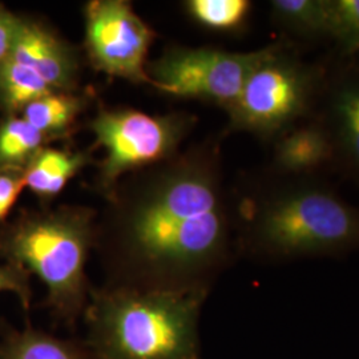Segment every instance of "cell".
Here are the masks:
<instances>
[{"label":"cell","mask_w":359,"mask_h":359,"mask_svg":"<svg viewBox=\"0 0 359 359\" xmlns=\"http://www.w3.org/2000/svg\"><path fill=\"white\" fill-rule=\"evenodd\" d=\"M334 151H339L359 175V74L341 81L330 100Z\"/></svg>","instance_id":"cell-13"},{"label":"cell","mask_w":359,"mask_h":359,"mask_svg":"<svg viewBox=\"0 0 359 359\" xmlns=\"http://www.w3.org/2000/svg\"><path fill=\"white\" fill-rule=\"evenodd\" d=\"M22 26V16L11 13L0 3V65H3L13 51L15 41Z\"/></svg>","instance_id":"cell-21"},{"label":"cell","mask_w":359,"mask_h":359,"mask_svg":"<svg viewBox=\"0 0 359 359\" xmlns=\"http://www.w3.org/2000/svg\"><path fill=\"white\" fill-rule=\"evenodd\" d=\"M88 102L90 99L79 90L57 92L27 104L19 116L55 142L68 140Z\"/></svg>","instance_id":"cell-12"},{"label":"cell","mask_w":359,"mask_h":359,"mask_svg":"<svg viewBox=\"0 0 359 359\" xmlns=\"http://www.w3.org/2000/svg\"><path fill=\"white\" fill-rule=\"evenodd\" d=\"M248 0H189L185 8L196 23L215 31H231L243 23L250 11Z\"/></svg>","instance_id":"cell-17"},{"label":"cell","mask_w":359,"mask_h":359,"mask_svg":"<svg viewBox=\"0 0 359 359\" xmlns=\"http://www.w3.org/2000/svg\"><path fill=\"white\" fill-rule=\"evenodd\" d=\"M55 142L22 116L0 118V170L25 172L36 154Z\"/></svg>","instance_id":"cell-15"},{"label":"cell","mask_w":359,"mask_h":359,"mask_svg":"<svg viewBox=\"0 0 359 359\" xmlns=\"http://www.w3.org/2000/svg\"><path fill=\"white\" fill-rule=\"evenodd\" d=\"M11 292L18 295L25 311L31 308L32 289H31V274L19 265L1 264L0 265V293Z\"/></svg>","instance_id":"cell-19"},{"label":"cell","mask_w":359,"mask_h":359,"mask_svg":"<svg viewBox=\"0 0 359 359\" xmlns=\"http://www.w3.org/2000/svg\"><path fill=\"white\" fill-rule=\"evenodd\" d=\"M205 293L92 287L84 339L93 359H200L197 320Z\"/></svg>","instance_id":"cell-3"},{"label":"cell","mask_w":359,"mask_h":359,"mask_svg":"<svg viewBox=\"0 0 359 359\" xmlns=\"http://www.w3.org/2000/svg\"><path fill=\"white\" fill-rule=\"evenodd\" d=\"M96 218L88 206H43L20 209L0 226V258L36 274L47 287L43 306L71 329L90 299L86 265L95 249Z\"/></svg>","instance_id":"cell-2"},{"label":"cell","mask_w":359,"mask_h":359,"mask_svg":"<svg viewBox=\"0 0 359 359\" xmlns=\"http://www.w3.org/2000/svg\"><path fill=\"white\" fill-rule=\"evenodd\" d=\"M80 53L52 27L22 16L13 51L0 65V112L19 115L27 104L57 92H77Z\"/></svg>","instance_id":"cell-6"},{"label":"cell","mask_w":359,"mask_h":359,"mask_svg":"<svg viewBox=\"0 0 359 359\" xmlns=\"http://www.w3.org/2000/svg\"><path fill=\"white\" fill-rule=\"evenodd\" d=\"M265 52L266 48L240 53L212 47L173 46L154 62H148L147 74L158 92L226 109L238 97L245 80Z\"/></svg>","instance_id":"cell-8"},{"label":"cell","mask_w":359,"mask_h":359,"mask_svg":"<svg viewBox=\"0 0 359 359\" xmlns=\"http://www.w3.org/2000/svg\"><path fill=\"white\" fill-rule=\"evenodd\" d=\"M313 80L308 69L268 47L252 69L238 97L225 111L229 129L270 137L283 133L302 115L310 102Z\"/></svg>","instance_id":"cell-7"},{"label":"cell","mask_w":359,"mask_h":359,"mask_svg":"<svg viewBox=\"0 0 359 359\" xmlns=\"http://www.w3.org/2000/svg\"><path fill=\"white\" fill-rule=\"evenodd\" d=\"M334 152L333 140L326 129L306 126L283 133L274 157L285 172L305 173L327 163Z\"/></svg>","instance_id":"cell-14"},{"label":"cell","mask_w":359,"mask_h":359,"mask_svg":"<svg viewBox=\"0 0 359 359\" xmlns=\"http://www.w3.org/2000/svg\"><path fill=\"white\" fill-rule=\"evenodd\" d=\"M257 243L283 255L332 250L359 237V215L326 189L280 193L248 215Z\"/></svg>","instance_id":"cell-4"},{"label":"cell","mask_w":359,"mask_h":359,"mask_svg":"<svg viewBox=\"0 0 359 359\" xmlns=\"http://www.w3.org/2000/svg\"><path fill=\"white\" fill-rule=\"evenodd\" d=\"M332 38L347 53H359V0H333Z\"/></svg>","instance_id":"cell-18"},{"label":"cell","mask_w":359,"mask_h":359,"mask_svg":"<svg viewBox=\"0 0 359 359\" xmlns=\"http://www.w3.org/2000/svg\"><path fill=\"white\" fill-rule=\"evenodd\" d=\"M96 148L72 151L68 147L41 149L25 169L26 188L34 193L43 206H48L67 184L92 164Z\"/></svg>","instance_id":"cell-10"},{"label":"cell","mask_w":359,"mask_h":359,"mask_svg":"<svg viewBox=\"0 0 359 359\" xmlns=\"http://www.w3.org/2000/svg\"><path fill=\"white\" fill-rule=\"evenodd\" d=\"M276 20L299 35L332 36L333 6L326 0L271 1Z\"/></svg>","instance_id":"cell-16"},{"label":"cell","mask_w":359,"mask_h":359,"mask_svg":"<svg viewBox=\"0 0 359 359\" xmlns=\"http://www.w3.org/2000/svg\"><path fill=\"white\" fill-rule=\"evenodd\" d=\"M156 32L127 0H90L84 7V48L90 65L109 77L148 84V52Z\"/></svg>","instance_id":"cell-9"},{"label":"cell","mask_w":359,"mask_h":359,"mask_svg":"<svg viewBox=\"0 0 359 359\" xmlns=\"http://www.w3.org/2000/svg\"><path fill=\"white\" fill-rule=\"evenodd\" d=\"M196 118L184 112L149 115L133 108L99 105L88 124L105 157L97 164L96 191L107 200L129 173L152 167L179 154Z\"/></svg>","instance_id":"cell-5"},{"label":"cell","mask_w":359,"mask_h":359,"mask_svg":"<svg viewBox=\"0 0 359 359\" xmlns=\"http://www.w3.org/2000/svg\"><path fill=\"white\" fill-rule=\"evenodd\" d=\"M25 188L26 181L23 172L0 170V226L7 222V218Z\"/></svg>","instance_id":"cell-20"},{"label":"cell","mask_w":359,"mask_h":359,"mask_svg":"<svg viewBox=\"0 0 359 359\" xmlns=\"http://www.w3.org/2000/svg\"><path fill=\"white\" fill-rule=\"evenodd\" d=\"M0 359H93L84 341L59 338L27 325H0Z\"/></svg>","instance_id":"cell-11"},{"label":"cell","mask_w":359,"mask_h":359,"mask_svg":"<svg viewBox=\"0 0 359 359\" xmlns=\"http://www.w3.org/2000/svg\"><path fill=\"white\" fill-rule=\"evenodd\" d=\"M96 218L107 287L206 293L226 255L231 206L217 148L201 144L118 181Z\"/></svg>","instance_id":"cell-1"}]
</instances>
